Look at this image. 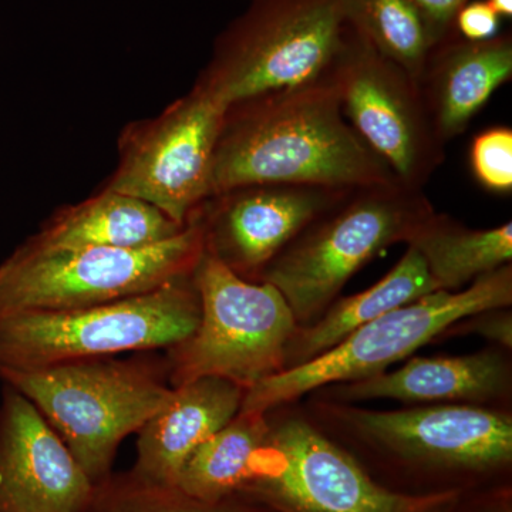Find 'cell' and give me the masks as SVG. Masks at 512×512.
I'll return each instance as SVG.
<instances>
[{
	"mask_svg": "<svg viewBox=\"0 0 512 512\" xmlns=\"http://www.w3.org/2000/svg\"><path fill=\"white\" fill-rule=\"evenodd\" d=\"M303 407L393 493L431 497L511 484V410L470 404L370 410L311 396Z\"/></svg>",
	"mask_w": 512,
	"mask_h": 512,
	"instance_id": "cell-1",
	"label": "cell"
},
{
	"mask_svg": "<svg viewBox=\"0 0 512 512\" xmlns=\"http://www.w3.org/2000/svg\"><path fill=\"white\" fill-rule=\"evenodd\" d=\"M394 181L343 117L330 82L249 97L225 109L211 197L256 184L355 190Z\"/></svg>",
	"mask_w": 512,
	"mask_h": 512,
	"instance_id": "cell-2",
	"label": "cell"
},
{
	"mask_svg": "<svg viewBox=\"0 0 512 512\" xmlns=\"http://www.w3.org/2000/svg\"><path fill=\"white\" fill-rule=\"evenodd\" d=\"M33 403L94 485L113 473L121 441L170 402L165 357L73 360L42 369L0 370Z\"/></svg>",
	"mask_w": 512,
	"mask_h": 512,
	"instance_id": "cell-3",
	"label": "cell"
},
{
	"mask_svg": "<svg viewBox=\"0 0 512 512\" xmlns=\"http://www.w3.org/2000/svg\"><path fill=\"white\" fill-rule=\"evenodd\" d=\"M433 212L423 190L397 181L355 188L309 222L256 282L278 289L305 328L322 318L356 272L392 245L406 244Z\"/></svg>",
	"mask_w": 512,
	"mask_h": 512,
	"instance_id": "cell-4",
	"label": "cell"
},
{
	"mask_svg": "<svg viewBox=\"0 0 512 512\" xmlns=\"http://www.w3.org/2000/svg\"><path fill=\"white\" fill-rule=\"evenodd\" d=\"M200 318L194 274L103 305L0 313V370L167 350L190 338Z\"/></svg>",
	"mask_w": 512,
	"mask_h": 512,
	"instance_id": "cell-5",
	"label": "cell"
},
{
	"mask_svg": "<svg viewBox=\"0 0 512 512\" xmlns=\"http://www.w3.org/2000/svg\"><path fill=\"white\" fill-rule=\"evenodd\" d=\"M345 26L336 0H251L215 39L194 84L227 107L329 82Z\"/></svg>",
	"mask_w": 512,
	"mask_h": 512,
	"instance_id": "cell-6",
	"label": "cell"
},
{
	"mask_svg": "<svg viewBox=\"0 0 512 512\" xmlns=\"http://www.w3.org/2000/svg\"><path fill=\"white\" fill-rule=\"evenodd\" d=\"M266 433L238 494L276 512H421L458 494H397L330 439L301 400L265 410Z\"/></svg>",
	"mask_w": 512,
	"mask_h": 512,
	"instance_id": "cell-7",
	"label": "cell"
},
{
	"mask_svg": "<svg viewBox=\"0 0 512 512\" xmlns=\"http://www.w3.org/2000/svg\"><path fill=\"white\" fill-rule=\"evenodd\" d=\"M202 254L204 232L195 217L180 234L146 247L39 251L22 244L0 264V313L133 298L194 274Z\"/></svg>",
	"mask_w": 512,
	"mask_h": 512,
	"instance_id": "cell-8",
	"label": "cell"
},
{
	"mask_svg": "<svg viewBox=\"0 0 512 512\" xmlns=\"http://www.w3.org/2000/svg\"><path fill=\"white\" fill-rule=\"evenodd\" d=\"M194 284L200 323L190 338L165 350L171 387L214 376L247 392L284 372L286 346L299 326L278 289L241 278L205 251Z\"/></svg>",
	"mask_w": 512,
	"mask_h": 512,
	"instance_id": "cell-9",
	"label": "cell"
},
{
	"mask_svg": "<svg viewBox=\"0 0 512 512\" xmlns=\"http://www.w3.org/2000/svg\"><path fill=\"white\" fill-rule=\"evenodd\" d=\"M511 305V264L481 276L463 291L431 292L360 326L312 362L262 380L245 392L241 410L265 412L320 387L380 375L439 339L458 320Z\"/></svg>",
	"mask_w": 512,
	"mask_h": 512,
	"instance_id": "cell-10",
	"label": "cell"
},
{
	"mask_svg": "<svg viewBox=\"0 0 512 512\" xmlns=\"http://www.w3.org/2000/svg\"><path fill=\"white\" fill-rule=\"evenodd\" d=\"M329 82L363 143L399 183L423 190L443 164L446 144L434 130L419 83L348 25Z\"/></svg>",
	"mask_w": 512,
	"mask_h": 512,
	"instance_id": "cell-11",
	"label": "cell"
},
{
	"mask_svg": "<svg viewBox=\"0 0 512 512\" xmlns=\"http://www.w3.org/2000/svg\"><path fill=\"white\" fill-rule=\"evenodd\" d=\"M225 109L194 84L157 116L131 121L121 130L117 165L103 188L148 202L187 225L211 198Z\"/></svg>",
	"mask_w": 512,
	"mask_h": 512,
	"instance_id": "cell-12",
	"label": "cell"
},
{
	"mask_svg": "<svg viewBox=\"0 0 512 512\" xmlns=\"http://www.w3.org/2000/svg\"><path fill=\"white\" fill-rule=\"evenodd\" d=\"M350 190L256 184L208 198L194 212L204 251L234 274L258 281L265 266L299 232Z\"/></svg>",
	"mask_w": 512,
	"mask_h": 512,
	"instance_id": "cell-13",
	"label": "cell"
},
{
	"mask_svg": "<svg viewBox=\"0 0 512 512\" xmlns=\"http://www.w3.org/2000/svg\"><path fill=\"white\" fill-rule=\"evenodd\" d=\"M94 487L33 403L3 383L0 512H87Z\"/></svg>",
	"mask_w": 512,
	"mask_h": 512,
	"instance_id": "cell-14",
	"label": "cell"
},
{
	"mask_svg": "<svg viewBox=\"0 0 512 512\" xmlns=\"http://www.w3.org/2000/svg\"><path fill=\"white\" fill-rule=\"evenodd\" d=\"M308 396L357 404L396 400L404 404H470L511 410V350L491 345L463 356H414L394 372L330 384Z\"/></svg>",
	"mask_w": 512,
	"mask_h": 512,
	"instance_id": "cell-15",
	"label": "cell"
},
{
	"mask_svg": "<svg viewBox=\"0 0 512 512\" xmlns=\"http://www.w3.org/2000/svg\"><path fill=\"white\" fill-rule=\"evenodd\" d=\"M245 390L222 377L174 387L170 402L137 431V458L128 473L144 484L177 487L188 457L241 410Z\"/></svg>",
	"mask_w": 512,
	"mask_h": 512,
	"instance_id": "cell-16",
	"label": "cell"
},
{
	"mask_svg": "<svg viewBox=\"0 0 512 512\" xmlns=\"http://www.w3.org/2000/svg\"><path fill=\"white\" fill-rule=\"evenodd\" d=\"M512 77V37L471 42L450 35L434 47L419 87L444 144L463 134L491 96Z\"/></svg>",
	"mask_w": 512,
	"mask_h": 512,
	"instance_id": "cell-17",
	"label": "cell"
},
{
	"mask_svg": "<svg viewBox=\"0 0 512 512\" xmlns=\"http://www.w3.org/2000/svg\"><path fill=\"white\" fill-rule=\"evenodd\" d=\"M185 227L148 202L101 188L87 200L53 212L23 245L39 251L146 247Z\"/></svg>",
	"mask_w": 512,
	"mask_h": 512,
	"instance_id": "cell-18",
	"label": "cell"
},
{
	"mask_svg": "<svg viewBox=\"0 0 512 512\" xmlns=\"http://www.w3.org/2000/svg\"><path fill=\"white\" fill-rule=\"evenodd\" d=\"M436 291H440L439 286L423 258L416 249L407 247L400 261L375 285L356 295L336 299L322 318L296 330L286 346L285 370L312 362L360 326Z\"/></svg>",
	"mask_w": 512,
	"mask_h": 512,
	"instance_id": "cell-19",
	"label": "cell"
},
{
	"mask_svg": "<svg viewBox=\"0 0 512 512\" xmlns=\"http://www.w3.org/2000/svg\"><path fill=\"white\" fill-rule=\"evenodd\" d=\"M406 245L419 252L440 291L458 292L511 264L512 224L473 229L434 211L414 229Z\"/></svg>",
	"mask_w": 512,
	"mask_h": 512,
	"instance_id": "cell-20",
	"label": "cell"
},
{
	"mask_svg": "<svg viewBox=\"0 0 512 512\" xmlns=\"http://www.w3.org/2000/svg\"><path fill=\"white\" fill-rule=\"evenodd\" d=\"M266 433L265 412L239 410L227 426L185 461L177 487L191 497L217 501L238 494L249 461Z\"/></svg>",
	"mask_w": 512,
	"mask_h": 512,
	"instance_id": "cell-21",
	"label": "cell"
},
{
	"mask_svg": "<svg viewBox=\"0 0 512 512\" xmlns=\"http://www.w3.org/2000/svg\"><path fill=\"white\" fill-rule=\"evenodd\" d=\"M346 25L420 82L439 45L413 0H336Z\"/></svg>",
	"mask_w": 512,
	"mask_h": 512,
	"instance_id": "cell-22",
	"label": "cell"
},
{
	"mask_svg": "<svg viewBox=\"0 0 512 512\" xmlns=\"http://www.w3.org/2000/svg\"><path fill=\"white\" fill-rule=\"evenodd\" d=\"M87 512H276L245 497L231 495L217 501H205L185 494L178 487H160L136 480L130 473H111L94 487Z\"/></svg>",
	"mask_w": 512,
	"mask_h": 512,
	"instance_id": "cell-23",
	"label": "cell"
},
{
	"mask_svg": "<svg viewBox=\"0 0 512 512\" xmlns=\"http://www.w3.org/2000/svg\"><path fill=\"white\" fill-rule=\"evenodd\" d=\"M471 168L487 190H512V130L494 127L478 134L471 144Z\"/></svg>",
	"mask_w": 512,
	"mask_h": 512,
	"instance_id": "cell-24",
	"label": "cell"
},
{
	"mask_svg": "<svg viewBox=\"0 0 512 512\" xmlns=\"http://www.w3.org/2000/svg\"><path fill=\"white\" fill-rule=\"evenodd\" d=\"M478 335L491 345L500 346L512 352L511 308H495L481 311L458 320L443 333V336Z\"/></svg>",
	"mask_w": 512,
	"mask_h": 512,
	"instance_id": "cell-25",
	"label": "cell"
},
{
	"mask_svg": "<svg viewBox=\"0 0 512 512\" xmlns=\"http://www.w3.org/2000/svg\"><path fill=\"white\" fill-rule=\"evenodd\" d=\"M501 18L491 9L487 0L466 3L454 20V29L463 39L483 42L493 39L500 32Z\"/></svg>",
	"mask_w": 512,
	"mask_h": 512,
	"instance_id": "cell-26",
	"label": "cell"
},
{
	"mask_svg": "<svg viewBox=\"0 0 512 512\" xmlns=\"http://www.w3.org/2000/svg\"><path fill=\"white\" fill-rule=\"evenodd\" d=\"M446 512H512L511 484L457 495Z\"/></svg>",
	"mask_w": 512,
	"mask_h": 512,
	"instance_id": "cell-27",
	"label": "cell"
},
{
	"mask_svg": "<svg viewBox=\"0 0 512 512\" xmlns=\"http://www.w3.org/2000/svg\"><path fill=\"white\" fill-rule=\"evenodd\" d=\"M413 2L426 19L431 33L440 43L453 35L454 20L468 0H413Z\"/></svg>",
	"mask_w": 512,
	"mask_h": 512,
	"instance_id": "cell-28",
	"label": "cell"
},
{
	"mask_svg": "<svg viewBox=\"0 0 512 512\" xmlns=\"http://www.w3.org/2000/svg\"><path fill=\"white\" fill-rule=\"evenodd\" d=\"M487 3L500 18H511L512 0H487Z\"/></svg>",
	"mask_w": 512,
	"mask_h": 512,
	"instance_id": "cell-29",
	"label": "cell"
},
{
	"mask_svg": "<svg viewBox=\"0 0 512 512\" xmlns=\"http://www.w3.org/2000/svg\"><path fill=\"white\" fill-rule=\"evenodd\" d=\"M458 495H460V494H458ZM456 497H457V495H456ZM456 497H453V498H456ZM453 498H448V500L443 501V503L433 505V507L426 508V510H423L421 512H446L447 505H448V503H450L451 500H453Z\"/></svg>",
	"mask_w": 512,
	"mask_h": 512,
	"instance_id": "cell-30",
	"label": "cell"
}]
</instances>
